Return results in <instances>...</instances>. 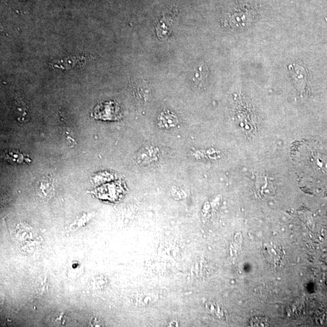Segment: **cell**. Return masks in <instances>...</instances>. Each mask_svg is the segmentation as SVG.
<instances>
[{"mask_svg":"<svg viewBox=\"0 0 327 327\" xmlns=\"http://www.w3.org/2000/svg\"><path fill=\"white\" fill-rule=\"evenodd\" d=\"M256 16V12L253 7H245L233 14L231 24L238 27H245L252 24Z\"/></svg>","mask_w":327,"mask_h":327,"instance_id":"cell-3","label":"cell"},{"mask_svg":"<svg viewBox=\"0 0 327 327\" xmlns=\"http://www.w3.org/2000/svg\"><path fill=\"white\" fill-rule=\"evenodd\" d=\"M268 321L266 318H255L251 320V326L265 327L268 324Z\"/></svg>","mask_w":327,"mask_h":327,"instance_id":"cell-10","label":"cell"},{"mask_svg":"<svg viewBox=\"0 0 327 327\" xmlns=\"http://www.w3.org/2000/svg\"><path fill=\"white\" fill-rule=\"evenodd\" d=\"M5 158L7 162L12 163L20 164L24 160L23 156L16 151H11L5 154Z\"/></svg>","mask_w":327,"mask_h":327,"instance_id":"cell-9","label":"cell"},{"mask_svg":"<svg viewBox=\"0 0 327 327\" xmlns=\"http://www.w3.org/2000/svg\"><path fill=\"white\" fill-rule=\"evenodd\" d=\"M263 251L266 260L276 267H280L284 264L285 253L283 248L276 244L273 243L265 244L263 245Z\"/></svg>","mask_w":327,"mask_h":327,"instance_id":"cell-2","label":"cell"},{"mask_svg":"<svg viewBox=\"0 0 327 327\" xmlns=\"http://www.w3.org/2000/svg\"><path fill=\"white\" fill-rule=\"evenodd\" d=\"M157 150L153 147H145L138 155V162L141 164L148 165L157 160Z\"/></svg>","mask_w":327,"mask_h":327,"instance_id":"cell-5","label":"cell"},{"mask_svg":"<svg viewBox=\"0 0 327 327\" xmlns=\"http://www.w3.org/2000/svg\"><path fill=\"white\" fill-rule=\"evenodd\" d=\"M256 193L259 196H263L268 191V179L263 174L259 175L256 182Z\"/></svg>","mask_w":327,"mask_h":327,"instance_id":"cell-7","label":"cell"},{"mask_svg":"<svg viewBox=\"0 0 327 327\" xmlns=\"http://www.w3.org/2000/svg\"><path fill=\"white\" fill-rule=\"evenodd\" d=\"M118 107L115 102H104L94 108L93 116L96 119L112 120L118 115Z\"/></svg>","mask_w":327,"mask_h":327,"instance_id":"cell-4","label":"cell"},{"mask_svg":"<svg viewBox=\"0 0 327 327\" xmlns=\"http://www.w3.org/2000/svg\"><path fill=\"white\" fill-rule=\"evenodd\" d=\"M159 125L163 128L170 129L174 127L178 123L177 116L173 113L166 110L162 113L159 117Z\"/></svg>","mask_w":327,"mask_h":327,"instance_id":"cell-6","label":"cell"},{"mask_svg":"<svg viewBox=\"0 0 327 327\" xmlns=\"http://www.w3.org/2000/svg\"><path fill=\"white\" fill-rule=\"evenodd\" d=\"M14 111L15 116L19 122H26L29 120V117L28 114H27L26 107L19 101L15 103Z\"/></svg>","mask_w":327,"mask_h":327,"instance_id":"cell-8","label":"cell"},{"mask_svg":"<svg viewBox=\"0 0 327 327\" xmlns=\"http://www.w3.org/2000/svg\"><path fill=\"white\" fill-rule=\"evenodd\" d=\"M288 68L297 90L301 95H305L307 89L308 77L305 68L298 64L290 65Z\"/></svg>","mask_w":327,"mask_h":327,"instance_id":"cell-1","label":"cell"}]
</instances>
